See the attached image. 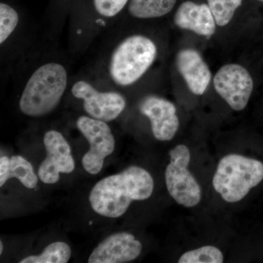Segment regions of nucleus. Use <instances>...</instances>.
<instances>
[{"label":"nucleus","instance_id":"1","mask_svg":"<svg viewBox=\"0 0 263 263\" xmlns=\"http://www.w3.org/2000/svg\"><path fill=\"white\" fill-rule=\"evenodd\" d=\"M154 186V180L148 171L131 166L120 174L98 181L90 193V205L100 215L120 217L127 212L132 202L149 198Z\"/></svg>","mask_w":263,"mask_h":263},{"label":"nucleus","instance_id":"2","mask_svg":"<svg viewBox=\"0 0 263 263\" xmlns=\"http://www.w3.org/2000/svg\"><path fill=\"white\" fill-rule=\"evenodd\" d=\"M67 85L65 67L57 62H48L38 67L25 85L19 108L25 115L43 117L56 108Z\"/></svg>","mask_w":263,"mask_h":263},{"label":"nucleus","instance_id":"3","mask_svg":"<svg viewBox=\"0 0 263 263\" xmlns=\"http://www.w3.org/2000/svg\"><path fill=\"white\" fill-rule=\"evenodd\" d=\"M263 180V163L240 155L223 157L213 178V186L224 201L239 202Z\"/></svg>","mask_w":263,"mask_h":263},{"label":"nucleus","instance_id":"4","mask_svg":"<svg viewBox=\"0 0 263 263\" xmlns=\"http://www.w3.org/2000/svg\"><path fill=\"white\" fill-rule=\"evenodd\" d=\"M157 55V46L150 38L140 34L125 38L110 56V79L119 86L135 84L153 65Z\"/></svg>","mask_w":263,"mask_h":263},{"label":"nucleus","instance_id":"5","mask_svg":"<svg viewBox=\"0 0 263 263\" xmlns=\"http://www.w3.org/2000/svg\"><path fill=\"white\" fill-rule=\"evenodd\" d=\"M170 163L166 167L167 191L175 201L186 208L196 206L202 198V191L196 179L188 169L191 154L185 145H178L169 152Z\"/></svg>","mask_w":263,"mask_h":263},{"label":"nucleus","instance_id":"6","mask_svg":"<svg viewBox=\"0 0 263 263\" xmlns=\"http://www.w3.org/2000/svg\"><path fill=\"white\" fill-rule=\"evenodd\" d=\"M77 127L90 145L89 150L83 157V167L90 174H98L103 168L105 159L115 148L110 128L106 122L86 116L78 119Z\"/></svg>","mask_w":263,"mask_h":263},{"label":"nucleus","instance_id":"7","mask_svg":"<svg viewBox=\"0 0 263 263\" xmlns=\"http://www.w3.org/2000/svg\"><path fill=\"white\" fill-rule=\"evenodd\" d=\"M216 92L235 111L247 107L254 89L249 71L243 66L228 64L222 66L214 79Z\"/></svg>","mask_w":263,"mask_h":263},{"label":"nucleus","instance_id":"8","mask_svg":"<svg viewBox=\"0 0 263 263\" xmlns=\"http://www.w3.org/2000/svg\"><path fill=\"white\" fill-rule=\"evenodd\" d=\"M72 94L84 102L90 117L105 122L117 119L126 107L124 97L116 91H99L87 81H79L72 86Z\"/></svg>","mask_w":263,"mask_h":263},{"label":"nucleus","instance_id":"9","mask_svg":"<svg viewBox=\"0 0 263 263\" xmlns=\"http://www.w3.org/2000/svg\"><path fill=\"white\" fill-rule=\"evenodd\" d=\"M43 143L47 156L40 165L38 177L43 183L53 184L58 182L60 173L70 174L74 171L75 161L70 145L60 132H47Z\"/></svg>","mask_w":263,"mask_h":263},{"label":"nucleus","instance_id":"10","mask_svg":"<svg viewBox=\"0 0 263 263\" xmlns=\"http://www.w3.org/2000/svg\"><path fill=\"white\" fill-rule=\"evenodd\" d=\"M140 110L149 119L156 139L168 141L176 136L179 127V119L174 103L152 95L142 100Z\"/></svg>","mask_w":263,"mask_h":263},{"label":"nucleus","instance_id":"11","mask_svg":"<svg viewBox=\"0 0 263 263\" xmlns=\"http://www.w3.org/2000/svg\"><path fill=\"white\" fill-rule=\"evenodd\" d=\"M143 246L130 233H117L107 237L90 255L89 263H124L136 259Z\"/></svg>","mask_w":263,"mask_h":263},{"label":"nucleus","instance_id":"12","mask_svg":"<svg viewBox=\"0 0 263 263\" xmlns=\"http://www.w3.org/2000/svg\"><path fill=\"white\" fill-rule=\"evenodd\" d=\"M176 67L194 95H202L212 79V72L201 55L191 48L181 50L176 59Z\"/></svg>","mask_w":263,"mask_h":263},{"label":"nucleus","instance_id":"13","mask_svg":"<svg viewBox=\"0 0 263 263\" xmlns=\"http://www.w3.org/2000/svg\"><path fill=\"white\" fill-rule=\"evenodd\" d=\"M174 23L179 28L192 31L208 38L215 33V18L206 4L184 2L176 10Z\"/></svg>","mask_w":263,"mask_h":263},{"label":"nucleus","instance_id":"14","mask_svg":"<svg viewBox=\"0 0 263 263\" xmlns=\"http://www.w3.org/2000/svg\"><path fill=\"white\" fill-rule=\"evenodd\" d=\"M12 178L18 179L24 186L34 189L37 184V176L32 164L22 156L0 158V186Z\"/></svg>","mask_w":263,"mask_h":263},{"label":"nucleus","instance_id":"15","mask_svg":"<svg viewBox=\"0 0 263 263\" xmlns=\"http://www.w3.org/2000/svg\"><path fill=\"white\" fill-rule=\"evenodd\" d=\"M177 0H129L128 11L134 18H160L168 14Z\"/></svg>","mask_w":263,"mask_h":263},{"label":"nucleus","instance_id":"16","mask_svg":"<svg viewBox=\"0 0 263 263\" xmlns=\"http://www.w3.org/2000/svg\"><path fill=\"white\" fill-rule=\"evenodd\" d=\"M70 247L65 242L52 243L40 255H32L21 260L20 263H67L70 260Z\"/></svg>","mask_w":263,"mask_h":263},{"label":"nucleus","instance_id":"17","mask_svg":"<svg viewBox=\"0 0 263 263\" xmlns=\"http://www.w3.org/2000/svg\"><path fill=\"white\" fill-rule=\"evenodd\" d=\"M216 25L224 27L231 22L243 0H207Z\"/></svg>","mask_w":263,"mask_h":263},{"label":"nucleus","instance_id":"18","mask_svg":"<svg viewBox=\"0 0 263 263\" xmlns=\"http://www.w3.org/2000/svg\"><path fill=\"white\" fill-rule=\"evenodd\" d=\"M224 255L220 249L213 246H205L185 252L179 259V263H221Z\"/></svg>","mask_w":263,"mask_h":263},{"label":"nucleus","instance_id":"19","mask_svg":"<svg viewBox=\"0 0 263 263\" xmlns=\"http://www.w3.org/2000/svg\"><path fill=\"white\" fill-rule=\"evenodd\" d=\"M19 15L10 5L0 4V44H3L18 26Z\"/></svg>","mask_w":263,"mask_h":263},{"label":"nucleus","instance_id":"20","mask_svg":"<svg viewBox=\"0 0 263 263\" xmlns=\"http://www.w3.org/2000/svg\"><path fill=\"white\" fill-rule=\"evenodd\" d=\"M129 0H93L95 10L105 18H112L119 14Z\"/></svg>","mask_w":263,"mask_h":263},{"label":"nucleus","instance_id":"21","mask_svg":"<svg viewBox=\"0 0 263 263\" xmlns=\"http://www.w3.org/2000/svg\"><path fill=\"white\" fill-rule=\"evenodd\" d=\"M3 242L0 241V254H3Z\"/></svg>","mask_w":263,"mask_h":263},{"label":"nucleus","instance_id":"22","mask_svg":"<svg viewBox=\"0 0 263 263\" xmlns=\"http://www.w3.org/2000/svg\"><path fill=\"white\" fill-rule=\"evenodd\" d=\"M259 1L263 2V0H259Z\"/></svg>","mask_w":263,"mask_h":263}]
</instances>
